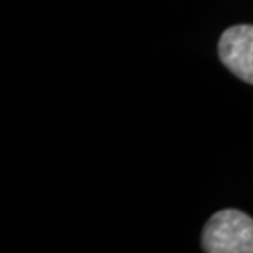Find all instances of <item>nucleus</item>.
<instances>
[{"mask_svg":"<svg viewBox=\"0 0 253 253\" xmlns=\"http://www.w3.org/2000/svg\"><path fill=\"white\" fill-rule=\"evenodd\" d=\"M207 253H253V219L237 209L219 211L202 230Z\"/></svg>","mask_w":253,"mask_h":253,"instance_id":"nucleus-1","label":"nucleus"},{"mask_svg":"<svg viewBox=\"0 0 253 253\" xmlns=\"http://www.w3.org/2000/svg\"><path fill=\"white\" fill-rule=\"evenodd\" d=\"M219 56L230 73L253 85V25L227 28L219 40Z\"/></svg>","mask_w":253,"mask_h":253,"instance_id":"nucleus-2","label":"nucleus"}]
</instances>
